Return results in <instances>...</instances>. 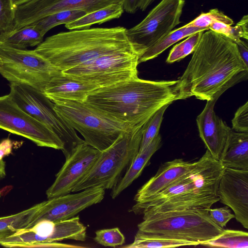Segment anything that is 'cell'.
Wrapping results in <instances>:
<instances>
[{"label": "cell", "mask_w": 248, "mask_h": 248, "mask_svg": "<svg viewBox=\"0 0 248 248\" xmlns=\"http://www.w3.org/2000/svg\"><path fill=\"white\" fill-rule=\"evenodd\" d=\"M248 67L236 43L225 36L205 31L186 70L178 80L183 97L210 100L248 78Z\"/></svg>", "instance_id": "6da1fadb"}, {"label": "cell", "mask_w": 248, "mask_h": 248, "mask_svg": "<svg viewBox=\"0 0 248 248\" xmlns=\"http://www.w3.org/2000/svg\"><path fill=\"white\" fill-rule=\"evenodd\" d=\"M224 167L207 150L188 172L131 209L143 219L170 212L208 210L219 201L217 189Z\"/></svg>", "instance_id": "7a4b0ae2"}, {"label": "cell", "mask_w": 248, "mask_h": 248, "mask_svg": "<svg viewBox=\"0 0 248 248\" xmlns=\"http://www.w3.org/2000/svg\"><path fill=\"white\" fill-rule=\"evenodd\" d=\"M178 80L155 81L139 78L100 88L86 102L131 125L143 124L160 108L183 99Z\"/></svg>", "instance_id": "3957f363"}, {"label": "cell", "mask_w": 248, "mask_h": 248, "mask_svg": "<svg viewBox=\"0 0 248 248\" xmlns=\"http://www.w3.org/2000/svg\"><path fill=\"white\" fill-rule=\"evenodd\" d=\"M126 30L116 27L61 32L47 37L34 50L62 71L104 55L136 53Z\"/></svg>", "instance_id": "277c9868"}, {"label": "cell", "mask_w": 248, "mask_h": 248, "mask_svg": "<svg viewBox=\"0 0 248 248\" xmlns=\"http://www.w3.org/2000/svg\"><path fill=\"white\" fill-rule=\"evenodd\" d=\"M138 233L195 242L199 245L220 234L223 228L210 217L208 210H191L155 214L143 219L138 225Z\"/></svg>", "instance_id": "5b68a950"}, {"label": "cell", "mask_w": 248, "mask_h": 248, "mask_svg": "<svg viewBox=\"0 0 248 248\" xmlns=\"http://www.w3.org/2000/svg\"><path fill=\"white\" fill-rule=\"evenodd\" d=\"M54 108L72 128L78 131L89 145L103 151L110 146L132 125L85 101H55Z\"/></svg>", "instance_id": "8992f818"}, {"label": "cell", "mask_w": 248, "mask_h": 248, "mask_svg": "<svg viewBox=\"0 0 248 248\" xmlns=\"http://www.w3.org/2000/svg\"><path fill=\"white\" fill-rule=\"evenodd\" d=\"M143 124L132 125L101 155L89 173L73 188L72 192L89 188L112 189L139 152Z\"/></svg>", "instance_id": "52a82bcc"}, {"label": "cell", "mask_w": 248, "mask_h": 248, "mask_svg": "<svg viewBox=\"0 0 248 248\" xmlns=\"http://www.w3.org/2000/svg\"><path fill=\"white\" fill-rule=\"evenodd\" d=\"M18 107L32 118L44 124L62 140V150L67 158L84 140L56 112L54 103L43 92L24 84L10 83L9 93Z\"/></svg>", "instance_id": "ba28073f"}, {"label": "cell", "mask_w": 248, "mask_h": 248, "mask_svg": "<svg viewBox=\"0 0 248 248\" xmlns=\"http://www.w3.org/2000/svg\"><path fill=\"white\" fill-rule=\"evenodd\" d=\"M139 57L137 54L130 52L106 55L62 72L99 88L105 87L138 78Z\"/></svg>", "instance_id": "9c48e42d"}, {"label": "cell", "mask_w": 248, "mask_h": 248, "mask_svg": "<svg viewBox=\"0 0 248 248\" xmlns=\"http://www.w3.org/2000/svg\"><path fill=\"white\" fill-rule=\"evenodd\" d=\"M0 56L3 77L10 83L26 84L42 92L51 78L62 72L34 50L0 45Z\"/></svg>", "instance_id": "30bf717a"}, {"label": "cell", "mask_w": 248, "mask_h": 248, "mask_svg": "<svg viewBox=\"0 0 248 248\" xmlns=\"http://www.w3.org/2000/svg\"><path fill=\"white\" fill-rule=\"evenodd\" d=\"M86 230L78 216L58 221L43 219L0 240V245L7 248L62 247V244L57 242L65 239L84 241Z\"/></svg>", "instance_id": "8fae6325"}, {"label": "cell", "mask_w": 248, "mask_h": 248, "mask_svg": "<svg viewBox=\"0 0 248 248\" xmlns=\"http://www.w3.org/2000/svg\"><path fill=\"white\" fill-rule=\"evenodd\" d=\"M185 4V0H161L140 23L127 29V38L140 57L181 22Z\"/></svg>", "instance_id": "7c38bea8"}, {"label": "cell", "mask_w": 248, "mask_h": 248, "mask_svg": "<svg viewBox=\"0 0 248 248\" xmlns=\"http://www.w3.org/2000/svg\"><path fill=\"white\" fill-rule=\"evenodd\" d=\"M0 128L27 138L37 146L62 150L60 139L20 108L10 94L0 97Z\"/></svg>", "instance_id": "4fadbf2b"}, {"label": "cell", "mask_w": 248, "mask_h": 248, "mask_svg": "<svg viewBox=\"0 0 248 248\" xmlns=\"http://www.w3.org/2000/svg\"><path fill=\"white\" fill-rule=\"evenodd\" d=\"M123 0H30L16 7L12 31L28 26L48 15L65 10L89 13Z\"/></svg>", "instance_id": "5bb4252c"}, {"label": "cell", "mask_w": 248, "mask_h": 248, "mask_svg": "<svg viewBox=\"0 0 248 248\" xmlns=\"http://www.w3.org/2000/svg\"><path fill=\"white\" fill-rule=\"evenodd\" d=\"M101 153L85 142L79 144L66 159L54 182L46 190L47 199L72 192L75 186L92 169Z\"/></svg>", "instance_id": "9a60e30c"}, {"label": "cell", "mask_w": 248, "mask_h": 248, "mask_svg": "<svg viewBox=\"0 0 248 248\" xmlns=\"http://www.w3.org/2000/svg\"><path fill=\"white\" fill-rule=\"evenodd\" d=\"M78 192L60 195L44 201L28 228L43 219L58 221L73 217L85 209L100 202L104 199L105 189L102 187H92Z\"/></svg>", "instance_id": "2e32d148"}, {"label": "cell", "mask_w": 248, "mask_h": 248, "mask_svg": "<svg viewBox=\"0 0 248 248\" xmlns=\"http://www.w3.org/2000/svg\"><path fill=\"white\" fill-rule=\"evenodd\" d=\"M217 195L220 202L232 210L236 220L248 229V170L224 168Z\"/></svg>", "instance_id": "e0dca14e"}, {"label": "cell", "mask_w": 248, "mask_h": 248, "mask_svg": "<svg viewBox=\"0 0 248 248\" xmlns=\"http://www.w3.org/2000/svg\"><path fill=\"white\" fill-rule=\"evenodd\" d=\"M219 97L217 95L213 99L207 100L204 109L196 119L201 139L207 150L217 160L232 130L214 111L215 104Z\"/></svg>", "instance_id": "ac0fdd59"}, {"label": "cell", "mask_w": 248, "mask_h": 248, "mask_svg": "<svg viewBox=\"0 0 248 248\" xmlns=\"http://www.w3.org/2000/svg\"><path fill=\"white\" fill-rule=\"evenodd\" d=\"M195 162L180 158L162 164L155 174L138 190L134 197V201L136 203L141 202L161 191L190 170L194 166Z\"/></svg>", "instance_id": "d6986e66"}, {"label": "cell", "mask_w": 248, "mask_h": 248, "mask_svg": "<svg viewBox=\"0 0 248 248\" xmlns=\"http://www.w3.org/2000/svg\"><path fill=\"white\" fill-rule=\"evenodd\" d=\"M99 88L96 85L73 78L61 72L51 78L43 93L52 102L62 100L84 102Z\"/></svg>", "instance_id": "ffe728a7"}, {"label": "cell", "mask_w": 248, "mask_h": 248, "mask_svg": "<svg viewBox=\"0 0 248 248\" xmlns=\"http://www.w3.org/2000/svg\"><path fill=\"white\" fill-rule=\"evenodd\" d=\"M218 160L224 168L248 170V132L232 130Z\"/></svg>", "instance_id": "44dd1931"}, {"label": "cell", "mask_w": 248, "mask_h": 248, "mask_svg": "<svg viewBox=\"0 0 248 248\" xmlns=\"http://www.w3.org/2000/svg\"><path fill=\"white\" fill-rule=\"evenodd\" d=\"M161 145V137L158 134L145 148L138 152L125 174L112 188L110 195L113 199H115L140 175L152 155Z\"/></svg>", "instance_id": "7402d4cb"}, {"label": "cell", "mask_w": 248, "mask_h": 248, "mask_svg": "<svg viewBox=\"0 0 248 248\" xmlns=\"http://www.w3.org/2000/svg\"><path fill=\"white\" fill-rule=\"evenodd\" d=\"M44 35L32 24L0 34V45L18 49H25L43 42Z\"/></svg>", "instance_id": "603a6c76"}, {"label": "cell", "mask_w": 248, "mask_h": 248, "mask_svg": "<svg viewBox=\"0 0 248 248\" xmlns=\"http://www.w3.org/2000/svg\"><path fill=\"white\" fill-rule=\"evenodd\" d=\"M124 11L122 2L113 3L87 13L78 19L65 24V27L70 30L89 29L93 24H100L119 18Z\"/></svg>", "instance_id": "cb8c5ba5"}, {"label": "cell", "mask_w": 248, "mask_h": 248, "mask_svg": "<svg viewBox=\"0 0 248 248\" xmlns=\"http://www.w3.org/2000/svg\"><path fill=\"white\" fill-rule=\"evenodd\" d=\"M44 202L16 214L0 217V240L18 231L27 229L38 214Z\"/></svg>", "instance_id": "d4e9b609"}, {"label": "cell", "mask_w": 248, "mask_h": 248, "mask_svg": "<svg viewBox=\"0 0 248 248\" xmlns=\"http://www.w3.org/2000/svg\"><path fill=\"white\" fill-rule=\"evenodd\" d=\"M208 30L206 28H199L184 25L172 30L167 35L147 49L140 57L139 62L140 63L156 57L174 43L195 32Z\"/></svg>", "instance_id": "484cf974"}, {"label": "cell", "mask_w": 248, "mask_h": 248, "mask_svg": "<svg viewBox=\"0 0 248 248\" xmlns=\"http://www.w3.org/2000/svg\"><path fill=\"white\" fill-rule=\"evenodd\" d=\"M86 14L78 10L62 11L45 16L31 24L37 28L45 35L52 28L59 25L69 23Z\"/></svg>", "instance_id": "4316f807"}, {"label": "cell", "mask_w": 248, "mask_h": 248, "mask_svg": "<svg viewBox=\"0 0 248 248\" xmlns=\"http://www.w3.org/2000/svg\"><path fill=\"white\" fill-rule=\"evenodd\" d=\"M197 245H199V244L195 242L161 237H149L137 232L133 242L122 247L125 248H167Z\"/></svg>", "instance_id": "83f0119b"}, {"label": "cell", "mask_w": 248, "mask_h": 248, "mask_svg": "<svg viewBox=\"0 0 248 248\" xmlns=\"http://www.w3.org/2000/svg\"><path fill=\"white\" fill-rule=\"evenodd\" d=\"M202 245L210 247L248 248V233L242 231L224 229L218 236Z\"/></svg>", "instance_id": "f1b7e54d"}, {"label": "cell", "mask_w": 248, "mask_h": 248, "mask_svg": "<svg viewBox=\"0 0 248 248\" xmlns=\"http://www.w3.org/2000/svg\"><path fill=\"white\" fill-rule=\"evenodd\" d=\"M170 104L164 105L157 110L144 124L142 139L139 152L145 148L159 134L164 112Z\"/></svg>", "instance_id": "f546056e"}, {"label": "cell", "mask_w": 248, "mask_h": 248, "mask_svg": "<svg viewBox=\"0 0 248 248\" xmlns=\"http://www.w3.org/2000/svg\"><path fill=\"white\" fill-rule=\"evenodd\" d=\"M204 31H201L195 32L187 37L185 40L175 45L170 51L166 62L171 63L179 61L193 53Z\"/></svg>", "instance_id": "4dcf8cb0"}, {"label": "cell", "mask_w": 248, "mask_h": 248, "mask_svg": "<svg viewBox=\"0 0 248 248\" xmlns=\"http://www.w3.org/2000/svg\"><path fill=\"white\" fill-rule=\"evenodd\" d=\"M214 22H220L230 26L234 23L232 19L218 9L215 8L211 9L207 13L202 12L196 18L185 25L209 29V26Z\"/></svg>", "instance_id": "1f68e13d"}, {"label": "cell", "mask_w": 248, "mask_h": 248, "mask_svg": "<svg viewBox=\"0 0 248 248\" xmlns=\"http://www.w3.org/2000/svg\"><path fill=\"white\" fill-rule=\"evenodd\" d=\"M94 240L104 246L116 247L124 243L125 237L118 228H113L97 231Z\"/></svg>", "instance_id": "d6a6232c"}, {"label": "cell", "mask_w": 248, "mask_h": 248, "mask_svg": "<svg viewBox=\"0 0 248 248\" xmlns=\"http://www.w3.org/2000/svg\"><path fill=\"white\" fill-rule=\"evenodd\" d=\"M15 9L12 0H0V34L13 30Z\"/></svg>", "instance_id": "836d02e7"}, {"label": "cell", "mask_w": 248, "mask_h": 248, "mask_svg": "<svg viewBox=\"0 0 248 248\" xmlns=\"http://www.w3.org/2000/svg\"><path fill=\"white\" fill-rule=\"evenodd\" d=\"M209 30L221 34L230 38L235 43L243 38L242 31L238 25L232 27L220 22H214L209 26Z\"/></svg>", "instance_id": "e575fe53"}, {"label": "cell", "mask_w": 248, "mask_h": 248, "mask_svg": "<svg viewBox=\"0 0 248 248\" xmlns=\"http://www.w3.org/2000/svg\"><path fill=\"white\" fill-rule=\"evenodd\" d=\"M232 122L235 132H248V102L239 108Z\"/></svg>", "instance_id": "d590c367"}, {"label": "cell", "mask_w": 248, "mask_h": 248, "mask_svg": "<svg viewBox=\"0 0 248 248\" xmlns=\"http://www.w3.org/2000/svg\"><path fill=\"white\" fill-rule=\"evenodd\" d=\"M210 217L217 225L221 228L226 226L227 223L234 217L228 206L208 209Z\"/></svg>", "instance_id": "8d00e7d4"}, {"label": "cell", "mask_w": 248, "mask_h": 248, "mask_svg": "<svg viewBox=\"0 0 248 248\" xmlns=\"http://www.w3.org/2000/svg\"><path fill=\"white\" fill-rule=\"evenodd\" d=\"M141 0H123L124 10L129 14L135 13L139 9Z\"/></svg>", "instance_id": "74e56055"}, {"label": "cell", "mask_w": 248, "mask_h": 248, "mask_svg": "<svg viewBox=\"0 0 248 248\" xmlns=\"http://www.w3.org/2000/svg\"><path fill=\"white\" fill-rule=\"evenodd\" d=\"M238 48L240 56L243 62L248 67V43L240 40L239 41L235 43Z\"/></svg>", "instance_id": "f35d334b"}, {"label": "cell", "mask_w": 248, "mask_h": 248, "mask_svg": "<svg viewBox=\"0 0 248 248\" xmlns=\"http://www.w3.org/2000/svg\"><path fill=\"white\" fill-rule=\"evenodd\" d=\"M241 28L243 33V38L247 41L248 40V15L243 16L241 20L237 23Z\"/></svg>", "instance_id": "ab89813d"}, {"label": "cell", "mask_w": 248, "mask_h": 248, "mask_svg": "<svg viewBox=\"0 0 248 248\" xmlns=\"http://www.w3.org/2000/svg\"><path fill=\"white\" fill-rule=\"evenodd\" d=\"M155 0H141L140 9L142 11H145Z\"/></svg>", "instance_id": "60d3db41"}, {"label": "cell", "mask_w": 248, "mask_h": 248, "mask_svg": "<svg viewBox=\"0 0 248 248\" xmlns=\"http://www.w3.org/2000/svg\"><path fill=\"white\" fill-rule=\"evenodd\" d=\"M30 0H12L13 6L15 9L16 7L27 2Z\"/></svg>", "instance_id": "b9f144b4"}, {"label": "cell", "mask_w": 248, "mask_h": 248, "mask_svg": "<svg viewBox=\"0 0 248 248\" xmlns=\"http://www.w3.org/2000/svg\"><path fill=\"white\" fill-rule=\"evenodd\" d=\"M6 175V173L2 172L0 170V179L3 178Z\"/></svg>", "instance_id": "7bdbcfd3"}, {"label": "cell", "mask_w": 248, "mask_h": 248, "mask_svg": "<svg viewBox=\"0 0 248 248\" xmlns=\"http://www.w3.org/2000/svg\"><path fill=\"white\" fill-rule=\"evenodd\" d=\"M2 59L0 56V70L1 69V67H2Z\"/></svg>", "instance_id": "ee69618b"}, {"label": "cell", "mask_w": 248, "mask_h": 248, "mask_svg": "<svg viewBox=\"0 0 248 248\" xmlns=\"http://www.w3.org/2000/svg\"><path fill=\"white\" fill-rule=\"evenodd\" d=\"M0 196H1V195H0Z\"/></svg>", "instance_id": "f6af8a7d"}]
</instances>
